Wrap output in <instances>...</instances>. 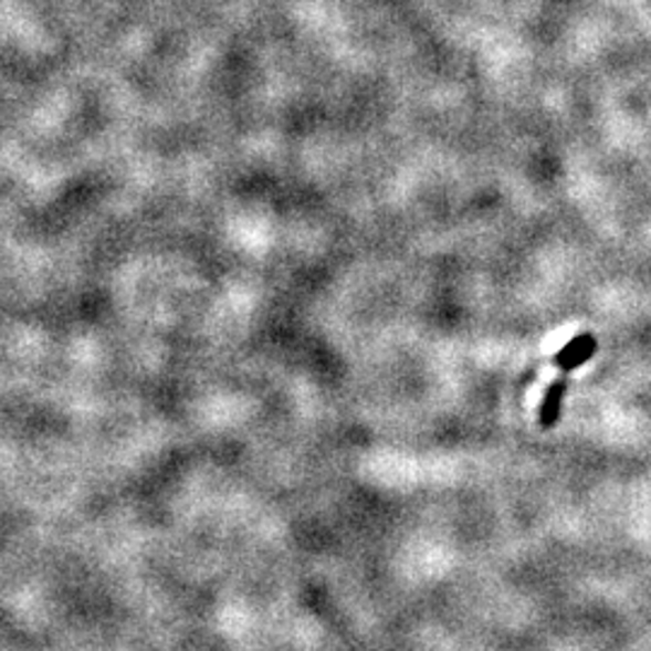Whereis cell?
Returning a JSON list of instances; mask_svg holds the SVG:
<instances>
[{
    "label": "cell",
    "mask_w": 651,
    "mask_h": 651,
    "mask_svg": "<svg viewBox=\"0 0 651 651\" xmlns=\"http://www.w3.org/2000/svg\"><path fill=\"white\" fill-rule=\"evenodd\" d=\"M565 381H555L553 387L546 393V401H543L540 408V424L543 428H553L557 422V416H560V406H563V396H565Z\"/></svg>",
    "instance_id": "obj_2"
},
{
    "label": "cell",
    "mask_w": 651,
    "mask_h": 651,
    "mask_svg": "<svg viewBox=\"0 0 651 651\" xmlns=\"http://www.w3.org/2000/svg\"><path fill=\"white\" fill-rule=\"evenodd\" d=\"M594 350H596V340H594L591 334L577 336L560 355H557V365H560L565 371L577 369L579 365H584L589 360V357L594 355Z\"/></svg>",
    "instance_id": "obj_1"
}]
</instances>
